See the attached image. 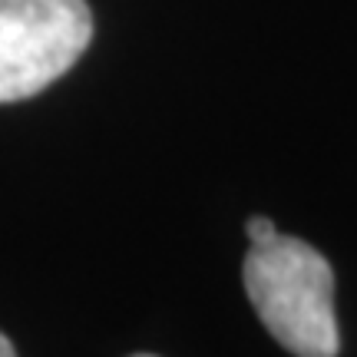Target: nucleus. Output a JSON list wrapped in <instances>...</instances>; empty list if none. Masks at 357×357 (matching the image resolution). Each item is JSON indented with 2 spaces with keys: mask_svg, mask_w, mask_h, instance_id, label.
Masks as SVG:
<instances>
[{
  "mask_svg": "<svg viewBox=\"0 0 357 357\" xmlns=\"http://www.w3.org/2000/svg\"><path fill=\"white\" fill-rule=\"evenodd\" d=\"M245 291L268 334L294 357H337L334 268L314 245L271 235L245 258Z\"/></svg>",
  "mask_w": 357,
  "mask_h": 357,
  "instance_id": "nucleus-1",
  "label": "nucleus"
},
{
  "mask_svg": "<svg viewBox=\"0 0 357 357\" xmlns=\"http://www.w3.org/2000/svg\"><path fill=\"white\" fill-rule=\"evenodd\" d=\"M93 37L86 0H0V102L37 96Z\"/></svg>",
  "mask_w": 357,
  "mask_h": 357,
  "instance_id": "nucleus-2",
  "label": "nucleus"
},
{
  "mask_svg": "<svg viewBox=\"0 0 357 357\" xmlns=\"http://www.w3.org/2000/svg\"><path fill=\"white\" fill-rule=\"evenodd\" d=\"M271 235H278V229H275V222H271V218H261V215L248 218V238H252V245L268 242Z\"/></svg>",
  "mask_w": 357,
  "mask_h": 357,
  "instance_id": "nucleus-3",
  "label": "nucleus"
},
{
  "mask_svg": "<svg viewBox=\"0 0 357 357\" xmlns=\"http://www.w3.org/2000/svg\"><path fill=\"white\" fill-rule=\"evenodd\" d=\"M0 357H17V351H13V344H10V341H7V337H3V334H0Z\"/></svg>",
  "mask_w": 357,
  "mask_h": 357,
  "instance_id": "nucleus-4",
  "label": "nucleus"
},
{
  "mask_svg": "<svg viewBox=\"0 0 357 357\" xmlns=\"http://www.w3.org/2000/svg\"><path fill=\"white\" fill-rule=\"evenodd\" d=\"M132 357H155V354H132Z\"/></svg>",
  "mask_w": 357,
  "mask_h": 357,
  "instance_id": "nucleus-5",
  "label": "nucleus"
}]
</instances>
